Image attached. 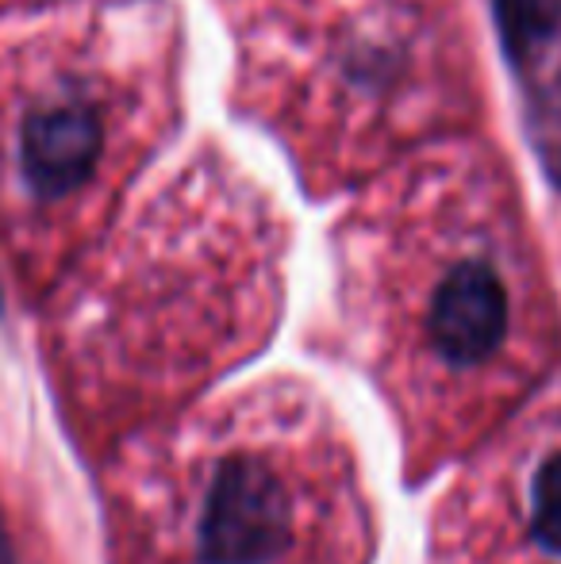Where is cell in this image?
<instances>
[{"instance_id": "1", "label": "cell", "mask_w": 561, "mask_h": 564, "mask_svg": "<svg viewBox=\"0 0 561 564\" xmlns=\"http://www.w3.org/2000/svg\"><path fill=\"white\" fill-rule=\"evenodd\" d=\"M278 219L216 170L185 173L58 284L43 349L74 442L105 457L181 415L281 319Z\"/></svg>"}, {"instance_id": "2", "label": "cell", "mask_w": 561, "mask_h": 564, "mask_svg": "<svg viewBox=\"0 0 561 564\" xmlns=\"http://www.w3.org/2000/svg\"><path fill=\"white\" fill-rule=\"evenodd\" d=\"M108 564H369L374 514L327 395H204L100 457Z\"/></svg>"}, {"instance_id": "3", "label": "cell", "mask_w": 561, "mask_h": 564, "mask_svg": "<svg viewBox=\"0 0 561 564\" xmlns=\"http://www.w3.org/2000/svg\"><path fill=\"white\" fill-rule=\"evenodd\" d=\"M527 538L535 550L561 557V449L542 457L527 480Z\"/></svg>"}, {"instance_id": "4", "label": "cell", "mask_w": 561, "mask_h": 564, "mask_svg": "<svg viewBox=\"0 0 561 564\" xmlns=\"http://www.w3.org/2000/svg\"><path fill=\"white\" fill-rule=\"evenodd\" d=\"M500 35L516 58H527L535 46L554 35L561 20V0H496Z\"/></svg>"}]
</instances>
